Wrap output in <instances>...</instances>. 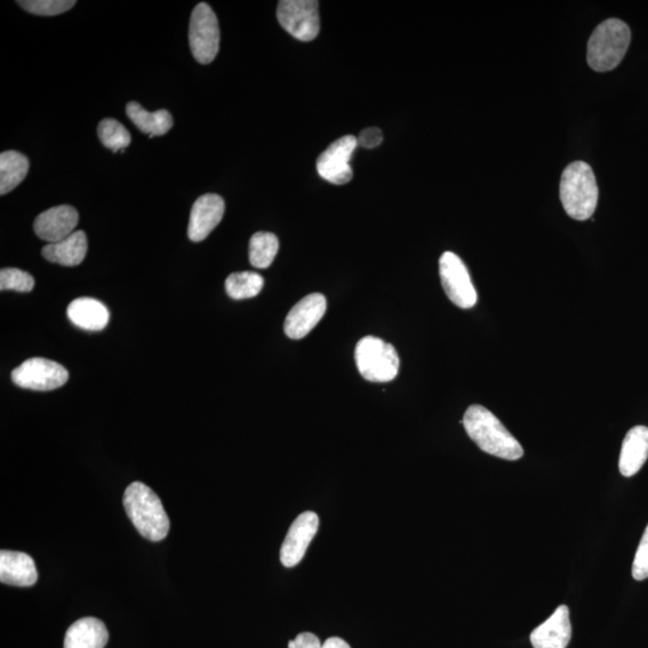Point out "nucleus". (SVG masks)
Masks as SVG:
<instances>
[{
	"label": "nucleus",
	"mask_w": 648,
	"mask_h": 648,
	"mask_svg": "<svg viewBox=\"0 0 648 648\" xmlns=\"http://www.w3.org/2000/svg\"><path fill=\"white\" fill-rule=\"evenodd\" d=\"M462 424L467 435L483 452L509 461L519 460L524 455L519 441L488 408L480 405L468 407Z\"/></svg>",
	"instance_id": "1"
},
{
	"label": "nucleus",
	"mask_w": 648,
	"mask_h": 648,
	"mask_svg": "<svg viewBox=\"0 0 648 648\" xmlns=\"http://www.w3.org/2000/svg\"><path fill=\"white\" fill-rule=\"evenodd\" d=\"M126 514L142 537L160 542L170 531V519L158 495L141 482L132 483L124 492Z\"/></svg>",
	"instance_id": "2"
},
{
	"label": "nucleus",
	"mask_w": 648,
	"mask_h": 648,
	"mask_svg": "<svg viewBox=\"0 0 648 648\" xmlns=\"http://www.w3.org/2000/svg\"><path fill=\"white\" fill-rule=\"evenodd\" d=\"M598 185L590 165L575 161L563 171L560 197L564 210L570 218L584 221L596 212Z\"/></svg>",
	"instance_id": "3"
},
{
	"label": "nucleus",
	"mask_w": 648,
	"mask_h": 648,
	"mask_svg": "<svg viewBox=\"0 0 648 648\" xmlns=\"http://www.w3.org/2000/svg\"><path fill=\"white\" fill-rule=\"evenodd\" d=\"M632 33L617 18H610L594 29L587 45V62L594 71L614 70L626 56Z\"/></svg>",
	"instance_id": "4"
},
{
	"label": "nucleus",
	"mask_w": 648,
	"mask_h": 648,
	"mask_svg": "<svg viewBox=\"0 0 648 648\" xmlns=\"http://www.w3.org/2000/svg\"><path fill=\"white\" fill-rule=\"evenodd\" d=\"M359 374L366 381L389 382L399 374L400 358L393 345L376 336L359 340L354 352Z\"/></svg>",
	"instance_id": "5"
},
{
	"label": "nucleus",
	"mask_w": 648,
	"mask_h": 648,
	"mask_svg": "<svg viewBox=\"0 0 648 648\" xmlns=\"http://www.w3.org/2000/svg\"><path fill=\"white\" fill-rule=\"evenodd\" d=\"M192 56L201 64H210L219 53L220 28L218 17L207 3L192 11L189 28Z\"/></svg>",
	"instance_id": "6"
},
{
	"label": "nucleus",
	"mask_w": 648,
	"mask_h": 648,
	"mask_svg": "<svg viewBox=\"0 0 648 648\" xmlns=\"http://www.w3.org/2000/svg\"><path fill=\"white\" fill-rule=\"evenodd\" d=\"M320 3L316 0H282L276 10L281 27L299 41L309 42L320 33Z\"/></svg>",
	"instance_id": "7"
},
{
	"label": "nucleus",
	"mask_w": 648,
	"mask_h": 648,
	"mask_svg": "<svg viewBox=\"0 0 648 648\" xmlns=\"http://www.w3.org/2000/svg\"><path fill=\"white\" fill-rule=\"evenodd\" d=\"M11 378L18 387L36 392H50L68 382L69 372L53 360L30 358L12 371Z\"/></svg>",
	"instance_id": "8"
},
{
	"label": "nucleus",
	"mask_w": 648,
	"mask_h": 648,
	"mask_svg": "<svg viewBox=\"0 0 648 648\" xmlns=\"http://www.w3.org/2000/svg\"><path fill=\"white\" fill-rule=\"evenodd\" d=\"M440 276L444 292L450 302L461 309H471L477 304L478 296L470 273L458 255L444 252L440 258Z\"/></svg>",
	"instance_id": "9"
},
{
	"label": "nucleus",
	"mask_w": 648,
	"mask_h": 648,
	"mask_svg": "<svg viewBox=\"0 0 648 648\" xmlns=\"http://www.w3.org/2000/svg\"><path fill=\"white\" fill-rule=\"evenodd\" d=\"M358 147L357 137L347 135L339 138L324 150L317 159V172L327 182L344 185L353 177L350 161Z\"/></svg>",
	"instance_id": "10"
},
{
	"label": "nucleus",
	"mask_w": 648,
	"mask_h": 648,
	"mask_svg": "<svg viewBox=\"0 0 648 648\" xmlns=\"http://www.w3.org/2000/svg\"><path fill=\"white\" fill-rule=\"evenodd\" d=\"M318 526L320 519L314 512H304L293 521L280 550V561L285 567L292 568L303 560Z\"/></svg>",
	"instance_id": "11"
},
{
	"label": "nucleus",
	"mask_w": 648,
	"mask_h": 648,
	"mask_svg": "<svg viewBox=\"0 0 648 648\" xmlns=\"http://www.w3.org/2000/svg\"><path fill=\"white\" fill-rule=\"evenodd\" d=\"M327 300L321 293H311L293 306L285 320L284 329L288 338H305L326 314Z\"/></svg>",
	"instance_id": "12"
},
{
	"label": "nucleus",
	"mask_w": 648,
	"mask_h": 648,
	"mask_svg": "<svg viewBox=\"0 0 648 648\" xmlns=\"http://www.w3.org/2000/svg\"><path fill=\"white\" fill-rule=\"evenodd\" d=\"M225 214V201L215 194L203 195L197 198L191 208L188 236L192 242H202L216 226L220 224Z\"/></svg>",
	"instance_id": "13"
},
{
	"label": "nucleus",
	"mask_w": 648,
	"mask_h": 648,
	"mask_svg": "<svg viewBox=\"0 0 648 648\" xmlns=\"http://www.w3.org/2000/svg\"><path fill=\"white\" fill-rule=\"evenodd\" d=\"M77 210L71 206H58L45 210L34 221L36 236L48 244L60 242L75 232L78 224Z\"/></svg>",
	"instance_id": "14"
},
{
	"label": "nucleus",
	"mask_w": 648,
	"mask_h": 648,
	"mask_svg": "<svg viewBox=\"0 0 648 648\" xmlns=\"http://www.w3.org/2000/svg\"><path fill=\"white\" fill-rule=\"evenodd\" d=\"M572 638L569 609L566 605L558 606L549 620L540 624L531 634L534 648H567Z\"/></svg>",
	"instance_id": "15"
},
{
	"label": "nucleus",
	"mask_w": 648,
	"mask_h": 648,
	"mask_svg": "<svg viewBox=\"0 0 648 648\" xmlns=\"http://www.w3.org/2000/svg\"><path fill=\"white\" fill-rule=\"evenodd\" d=\"M0 581L3 584L29 587L38 581V570L32 557L24 552L2 550L0 552Z\"/></svg>",
	"instance_id": "16"
},
{
	"label": "nucleus",
	"mask_w": 648,
	"mask_h": 648,
	"mask_svg": "<svg viewBox=\"0 0 648 648\" xmlns=\"http://www.w3.org/2000/svg\"><path fill=\"white\" fill-rule=\"evenodd\" d=\"M648 459V428L635 426L624 437L620 455V472L624 477H633Z\"/></svg>",
	"instance_id": "17"
},
{
	"label": "nucleus",
	"mask_w": 648,
	"mask_h": 648,
	"mask_svg": "<svg viewBox=\"0 0 648 648\" xmlns=\"http://www.w3.org/2000/svg\"><path fill=\"white\" fill-rule=\"evenodd\" d=\"M108 642V630L94 617H84L72 623L65 634L64 648H104Z\"/></svg>",
	"instance_id": "18"
},
{
	"label": "nucleus",
	"mask_w": 648,
	"mask_h": 648,
	"mask_svg": "<svg viewBox=\"0 0 648 648\" xmlns=\"http://www.w3.org/2000/svg\"><path fill=\"white\" fill-rule=\"evenodd\" d=\"M87 250L88 240L86 233L75 231L71 236L60 240V242L47 244L41 252L48 262L65 267H76L83 262Z\"/></svg>",
	"instance_id": "19"
},
{
	"label": "nucleus",
	"mask_w": 648,
	"mask_h": 648,
	"mask_svg": "<svg viewBox=\"0 0 648 648\" xmlns=\"http://www.w3.org/2000/svg\"><path fill=\"white\" fill-rule=\"evenodd\" d=\"M69 320L88 332H100L110 321V311L94 298H77L68 308Z\"/></svg>",
	"instance_id": "20"
},
{
	"label": "nucleus",
	"mask_w": 648,
	"mask_h": 648,
	"mask_svg": "<svg viewBox=\"0 0 648 648\" xmlns=\"http://www.w3.org/2000/svg\"><path fill=\"white\" fill-rule=\"evenodd\" d=\"M126 114L138 129L150 138L167 134L173 126L171 113L166 110H159L153 113L144 110L138 102L131 101L126 105Z\"/></svg>",
	"instance_id": "21"
},
{
	"label": "nucleus",
	"mask_w": 648,
	"mask_h": 648,
	"mask_svg": "<svg viewBox=\"0 0 648 648\" xmlns=\"http://www.w3.org/2000/svg\"><path fill=\"white\" fill-rule=\"evenodd\" d=\"M29 161L15 150L0 155V195L9 194L27 177Z\"/></svg>",
	"instance_id": "22"
},
{
	"label": "nucleus",
	"mask_w": 648,
	"mask_h": 648,
	"mask_svg": "<svg viewBox=\"0 0 648 648\" xmlns=\"http://www.w3.org/2000/svg\"><path fill=\"white\" fill-rule=\"evenodd\" d=\"M279 251L278 237L269 232H257L250 239L249 260L258 269L268 268Z\"/></svg>",
	"instance_id": "23"
},
{
	"label": "nucleus",
	"mask_w": 648,
	"mask_h": 648,
	"mask_svg": "<svg viewBox=\"0 0 648 648\" xmlns=\"http://www.w3.org/2000/svg\"><path fill=\"white\" fill-rule=\"evenodd\" d=\"M264 279L254 272L233 273L226 279L225 288L232 299L254 298L262 291Z\"/></svg>",
	"instance_id": "24"
},
{
	"label": "nucleus",
	"mask_w": 648,
	"mask_h": 648,
	"mask_svg": "<svg viewBox=\"0 0 648 648\" xmlns=\"http://www.w3.org/2000/svg\"><path fill=\"white\" fill-rule=\"evenodd\" d=\"M99 138L102 144L112 152H124L130 146L131 135L128 129L118 120L107 118L101 120L98 128Z\"/></svg>",
	"instance_id": "25"
},
{
	"label": "nucleus",
	"mask_w": 648,
	"mask_h": 648,
	"mask_svg": "<svg viewBox=\"0 0 648 648\" xmlns=\"http://www.w3.org/2000/svg\"><path fill=\"white\" fill-rule=\"evenodd\" d=\"M35 280L32 275L17 268H3L0 272V290L28 293L33 290Z\"/></svg>",
	"instance_id": "26"
},
{
	"label": "nucleus",
	"mask_w": 648,
	"mask_h": 648,
	"mask_svg": "<svg viewBox=\"0 0 648 648\" xmlns=\"http://www.w3.org/2000/svg\"><path fill=\"white\" fill-rule=\"evenodd\" d=\"M30 14L38 16H57L74 8V0H24L17 2Z\"/></svg>",
	"instance_id": "27"
},
{
	"label": "nucleus",
	"mask_w": 648,
	"mask_h": 648,
	"mask_svg": "<svg viewBox=\"0 0 648 648\" xmlns=\"http://www.w3.org/2000/svg\"><path fill=\"white\" fill-rule=\"evenodd\" d=\"M632 574L633 578L638 581L648 578V525L641 538L639 548L636 550Z\"/></svg>",
	"instance_id": "28"
},
{
	"label": "nucleus",
	"mask_w": 648,
	"mask_h": 648,
	"mask_svg": "<svg viewBox=\"0 0 648 648\" xmlns=\"http://www.w3.org/2000/svg\"><path fill=\"white\" fill-rule=\"evenodd\" d=\"M383 141L382 131L378 128H369L360 132L357 138L358 146L372 149L380 146Z\"/></svg>",
	"instance_id": "29"
},
{
	"label": "nucleus",
	"mask_w": 648,
	"mask_h": 648,
	"mask_svg": "<svg viewBox=\"0 0 648 648\" xmlns=\"http://www.w3.org/2000/svg\"><path fill=\"white\" fill-rule=\"evenodd\" d=\"M296 648H322L320 639L312 633H300L297 638L293 640Z\"/></svg>",
	"instance_id": "30"
},
{
	"label": "nucleus",
	"mask_w": 648,
	"mask_h": 648,
	"mask_svg": "<svg viewBox=\"0 0 648 648\" xmlns=\"http://www.w3.org/2000/svg\"><path fill=\"white\" fill-rule=\"evenodd\" d=\"M322 648H351V646L348 645L345 640L340 638H329L324 641Z\"/></svg>",
	"instance_id": "31"
},
{
	"label": "nucleus",
	"mask_w": 648,
	"mask_h": 648,
	"mask_svg": "<svg viewBox=\"0 0 648 648\" xmlns=\"http://www.w3.org/2000/svg\"><path fill=\"white\" fill-rule=\"evenodd\" d=\"M288 648H296V645H294V641H293V640H291L290 642H288Z\"/></svg>",
	"instance_id": "32"
}]
</instances>
